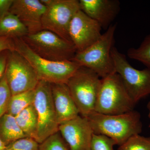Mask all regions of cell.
I'll list each match as a JSON object with an SVG mask.
<instances>
[{"label":"cell","mask_w":150,"mask_h":150,"mask_svg":"<svg viewBox=\"0 0 150 150\" xmlns=\"http://www.w3.org/2000/svg\"><path fill=\"white\" fill-rule=\"evenodd\" d=\"M8 51H3L0 53V80L4 76L5 71Z\"/></svg>","instance_id":"28"},{"label":"cell","mask_w":150,"mask_h":150,"mask_svg":"<svg viewBox=\"0 0 150 150\" xmlns=\"http://www.w3.org/2000/svg\"><path fill=\"white\" fill-rule=\"evenodd\" d=\"M6 146L0 139V150H6Z\"/></svg>","instance_id":"29"},{"label":"cell","mask_w":150,"mask_h":150,"mask_svg":"<svg viewBox=\"0 0 150 150\" xmlns=\"http://www.w3.org/2000/svg\"><path fill=\"white\" fill-rule=\"evenodd\" d=\"M31 50L43 59L54 61L71 60L77 53L71 41L54 33L43 30L21 38Z\"/></svg>","instance_id":"6"},{"label":"cell","mask_w":150,"mask_h":150,"mask_svg":"<svg viewBox=\"0 0 150 150\" xmlns=\"http://www.w3.org/2000/svg\"><path fill=\"white\" fill-rule=\"evenodd\" d=\"M147 108L148 110H149V114H148V116L149 118H150V100L148 103L147 105ZM149 127L150 128V123L149 125Z\"/></svg>","instance_id":"30"},{"label":"cell","mask_w":150,"mask_h":150,"mask_svg":"<svg viewBox=\"0 0 150 150\" xmlns=\"http://www.w3.org/2000/svg\"><path fill=\"white\" fill-rule=\"evenodd\" d=\"M127 54L130 59L141 62L150 68V33L145 37L139 47L129 48Z\"/></svg>","instance_id":"20"},{"label":"cell","mask_w":150,"mask_h":150,"mask_svg":"<svg viewBox=\"0 0 150 150\" xmlns=\"http://www.w3.org/2000/svg\"><path fill=\"white\" fill-rule=\"evenodd\" d=\"M115 145V141L109 137L93 134L91 150H113V146Z\"/></svg>","instance_id":"24"},{"label":"cell","mask_w":150,"mask_h":150,"mask_svg":"<svg viewBox=\"0 0 150 150\" xmlns=\"http://www.w3.org/2000/svg\"><path fill=\"white\" fill-rule=\"evenodd\" d=\"M38 150H70L62 135L57 132L39 144Z\"/></svg>","instance_id":"22"},{"label":"cell","mask_w":150,"mask_h":150,"mask_svg":"<svg viewBox=\"0 0 150 150\" xmlns=\"http://www.w3.org/2000/svg\"><path fill=\"white\" fill-rule=\"evenodd\" d=\"M101 80L93 71L81 67L67 83L81 116L87 118L95 111Z\"/></svg>","instance_id":"4"},{"label":"cell","mask_w":150,"mask_h":150,"mask_svg":"<svg viewBox=\"0 0 150 150\" xmlns=\"http://www.w3.org/2000/svg\"><path fill=\"white\" fill-rule=\"evenodd\" d=\"M40 1L46 6L42 19L43 29L49 30L63 39L71 41L69 28L73 17L81 10L79 1L40 0Z\"/></svg>","instance_id":"8"},{"label":"cell","mask_w":150,"mask_h":150,"mask_svg":"<svg viewBox=\"0 0 150 150\" xmlns=\"http://www.w3.org/2000/svg\"><path fill=\"white\" fill-rule=\"evenodd\" d=\"M101 28L98 23L79 10L70 23L69 35L77 52L85 50L101 37Z\"/></svg>","instance_id":"11"},{"label":"cell","mask_w":150,"mask_h":150,"mask_svg":"<svg viewBox=\"0 0 150 150\" xmlns=\"http://www.w3.org/2000/svg\"><path fill=\"white\" fill-rule=\"evenodd\" d=\"M51 91L56 117L59 125L80 115L67 84L52 83Z\"/></svg>","instance_id":"15"},{"label":"cell","mask_w":150,"mask_h":150,"mask_svg":"<svg viewBox=\"0 0 150 150\" xmlns=\"http://www.w3.org/2000/svg\"><path fill=\"white\" fill-rule=\"evenodd\" d=\"M118 150H150V137L133 135L119 146Z\"/></svg>","instance_id":"21"},{"label":"cell","mask_w":150,"mask_h":150,"mask_svg":"<svg viewBox=\"0 0 150 150\" xmlns=\"http://www.w3.org/2000/svg\"><path fill=\"white\" fill-rule=\"evenodd\" d=\"M115 73L121 77L129 96L137 104L150 95V68L140 70L132 67L124 54L114 46L111 52Z\"/></svg>","instance_id":"7"},{"label":"cell","mask_w":150,"mask_h":150,"mask_svg":"<svg viewBox=\"0 0 150 150\" xmlns=\"http://www.w3.org/2000/svg\"><path fill=\"white\" fill-rule=\"evenodd\" d=\"M11 96L4 74L0 80V118L6 113Z\"/></svg>","instance_id":"23"},{"label":"cell","mask_w":150,"mask_h":150,"mask_svg":"<svg viewBox=\"0 0 150 150\" xmlns=\"http://www.w3.org/2000/svg\"><path fill=\"white\" fill-rule=\"evenodd\" d=\"M46 6L38 0H13L10 12L22 23L28 34L43 30L42 19Z\"/></svg>","instance_id":"13"},{"label":"cell","mask_w":150,"mask_h":150,"mask_svg":"<svg viewBox=\"0 0 150 150\" xmlns=\"http://www.w3.org/2000/svg\"><path fill=\"white\" fill-rule=\"evenodd\" d=\"M15 50L14 39L6 37L0 36V53L5 51Z\"/></svg>","instance_id":"26"},{"label":"cell","mask_w":150,"mask_h":150,"mask_svg":"<svg viewBox=\"0 0 150 150\" xmlns=\"http://www.w3.org/2000/svg\"><path fill=\"white\" fill-rule=\"evenodd\" d=\"M86 118L94 134L109 137L119 146L131 136L140 134L142 131L141 114L135 110L115 115L94 111Z\"/></svg>","instance_id":"1"},{"label":"cell","mask_w":150,"mask_h":150,"mask_svg":"<svg viewBox=\"0 0 150 150\" xmlns=\"http://www.w3.org/2000/svg\"><path fill=\"white\" fill-rule=\"evenodd\" d=\"M81 10L107 30L120 10L118 0H80Z\"/></svg>","instance_id":"14"},{"label":"cell","mask_w":150,"mask_h":150,"mask_svg":"<svg viewBox=\"0 0 150 150\" xmlns=\"http://www.w3.org/2000/svg\"><path fill=\"white\" fill-rule=\"evenodd\" d=\"M4 75L12 96L33 90L40 81L29 62L15 50L8 51Z\"/></svg>","instance_id":"10"},{"label":"cell","mask_w":150,"mask_h":150,"mask_svg":"<svg viewBox=\"0 0 150 150\" xmlns=\"http://www.w3.org/2000/svg\"><path fill=\"white\" fill-rule=\"evenodd\" d=\"M116 26V24H111L96 42L77 52L72 61L92 70L101 79L116 73L111 52L114 46Z\"/></svg>","instance_id":"2"},{"label":"cell","mask_w":150,"mask_h":150,"mask_svg":"<svg viewBox=\"0 0 150 150\" xmlns=\"http://www.w3.org/2000/svg\"><path fill=\"white\" fill-rule=\"evenodd\" d=\"M13 39L15 51L29 62L39 81L51 84H67L81 67L76 62L72 60L54 62L43 59L31 50L21 38Z\"/></svg>","instance_id":"3"},{"label":"cell","mask_w":150,"mask_h":150,"mask_svg":"<svg viewBox=\"0 0 150 150\" xmlns=\"http://www.w3.org/2000/svg\"><path fill=\"white\" fill-rule=\"evenodd\" d=\"M59 132L70 150H91L93 132L86 118L79 115L60 124Z\"/></svg>","instance_id":"12"},{"label":"cell","mask_w":150,"mask_h":150,"mask_svg":"<svg viewBox=\"0 0 150 150\" xmlns=\"http://www.w3.org/2000/svg\"><path fill=\"white\" fill-rule=\"evenodd\" d=\"M34 90L11 96L6 113L16 117L23 110L33 104Z\"/></svg>","instance_id":"19"},{"label":"cell","mask_w":150,"mask_h":150,"mask_svg":"<svg viewBox=\"0 0 150 150\" xmlns=\"http://www.w3.org/2000/svg\"><path fill=\"white\" fill-rule=\"evenodd\" d=\"M34 91L33 105L38 121L36 141L40 144L51 135L59 132V125L52 98L51 83L40 81Z\"/></svg>","instance_id":"9"},{"label":"cell","mask_w":150,"mask_h":150,"mask_svg":"<svg viewBox=\"0 0 150 150\" xmlns=\"http://www.w3.org/2000/svg\"><path fill=\"white\" fill-rule=\"evenodd\" d=\"M136 103L117 73L102 79L95 111L105 115L123 114L134 110Z\"/></svg>","instance_id":"5"},{"label":"cell","mask_w":150,"mask_h":150,"mask_svg":"<svg viewBox=\"0 0 150 150\" xmlns=\"http://www.w3.org/2000/svg\"><path fill=\"white\" fill-rule=\"evenodd\" d=\"M17 123L26 137L36 141L38 130V116L33 104L23 110L15 117Z\"/></svg>","instance_id":"17"},{"label":"cell","mask_w":150,"mask_h":150,"mask_svg":"<svg viewBox=\"0 0 150 150\" xmlns=\"http://www.w3.org/2000/svg\"><path fill=\"white\" fill-rule=\"evenodd\" d=\"M13 0H0V18L9 12Z\"/></svg>","instance_id":"27"},{"label":"cell","mask_w":150,"mask_h":150,"mask_svg":"<svg viewBox=\"0 0 150 150\" xmlns=\"http://www.w3.org/2000/svg\"><path fill=\"white\" fill-rule=\"evenodd\" d=\"M39 144L32 138L25 137L6 146V150H38Z\"/></svg>","instance_id":"25"},{"label":"cell","mask_w":150,"mask_h":150,"mask_svg":"<svg viewBox=\"0 0 150 150\" xmlns=\"http://www.w3.org/2000/svg\"><path fill=\"white\" fill-rule=\"evenodd\" d=\"M28 34V30L17 17L9 12L0 18V36L16 39Z\"/></svg>","instance_id":"16"},{"label":"cell","mask_w":150,"mask_h":150,"mask_svg":"<svg viewBox=\"0 0 150 150\" xmlns=\"http://www.w3.org/2000/svg\"><path fill=\"white\" fill-rule=\"evenodd\" d=\"M25 137L15 117L6 113L0 118V139L6 146Z\"/></svg>","instance_id":"18"}]
</instances>
